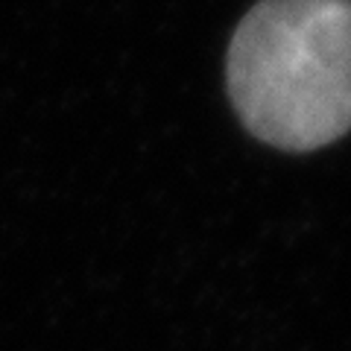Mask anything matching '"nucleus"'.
I'll return each instance as SVG.
<instances>
[{"label":"nucleus","instance_id":"obj_1","mask_svg":"<svg viewBox=\"0 0 351 351\" xmlns=\"http://www.w3.org/2000/svg\"><path fill=\"white\" fill-rule=\"evenodd\" d=\"M228 94L252 135L287 152L351 132V0H261L228 47Z\"/></svg>","mask_w":351,"mask_h":351}]
</instances>
